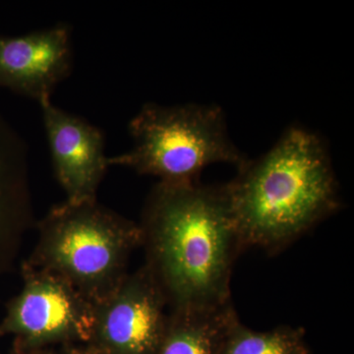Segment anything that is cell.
Instances as JSON below:
<instances>
[{
    "label": "cell",
    "mask_w": 354,
    "mask_h": 354,
    "mask_svg": "<svg viewBox=\"0 0 354 354\" xmlns=\"http://www.w3.org/2000/svg\"><path fill=\"white\" fill-rule=\"evenodd\" d=\"M59 354H101L87 344H67L62 346Z\"/></svg>",
    "instance_id": "obj_11"
},
{
    "label": "cell",
    "mask_w": 354,
    "mask_h": 354,
    "mask_svg": "<svg viewBox=\"0 0 354 354\" xmlns=\"http://www.w3.org/2000/svg\"><path fill=\"white\" fill-rule=\"evenodd\" d=\"M234 305L214 311H169L155 354H218L221 330Z\"/></svg>",
    "instance_id": "obj_9"
},
{
    "label": "cell",
    "mask_w": 354,
    "mask_h": 354,
    "mask_svg": "<svg viewBox=\"0 0 354 354\" xmlns=\"http://www.w3.org/2000/svg\"><path fill=\"white\" fill-rule=\"evenodd\" d=\"M23 286L6 304L0 339L11 335L12 351L87 344L93 304L64 279L21 264Z\"/></svg>",
    "instance_id": "obj_5"
},
{
    "label": "cell",
    "mask_w": 354,
    "mask_h": 354,
    "mask_svg": "<svg viewBox=\"0 0 354 354\" xmlns=\"http://www.w3.org/2000/svg\"><path fill=\"white\" fill-rule=\"evenodd\" d=\"M53 171L66 200L95 201L109 167L106 138L85 118L58 108L51 99L39 102Z\"/></svg>",
    "instance_id": "obj_7"
},
{
    "label": "cell",
    "mask_w": 354,
    "mask_h": 354,
    "mask_svg": "<svg viewBox=\"0 0 354 354\" xmlns=\"http://www.w3.org/2000/svg\"><path fill=\"white\" fill-rule=\"evenodd\" d=\"M72 67V28L66 23L20 36L0 35V88L39 102L51 99Z\"/></svg>",
    "instance_id": "obj_8"
},
{
    "label": "cell",
    "mask_w": 354,
    "mask_h": 354,
    "mask_svg": "<svg viewBox=\"0 0 354 354\" xmlns=\"http://www.w3.org/2000/svg\"><path fill=\"white\" fill-rule=\"evenodd\" d=\"M131 150L109 158V167H127L160 183L199 181L209 165L241 167L247 160L228 134L223 109L216 104H144L128 124Z\"/></svg>",
    "instance_id": "obj_4"
},
{
    "label": "cell",
    "mask_w": 354,
    "mask_h": 354,
    "mask_svg": "<svg viewBox=\"0 0 354 354\" xmlns=\"http://www.w3.org/2000/svg\"><path fill=\"white\" fill-rule=\"evenodd\" d=\"M139 223L97 202L65 201L38 223V239L26 265L64 279L93 304L116 290L141 247Z\"/></svg>",
    "instance_id": "obj_3"
},
{
    "label": "cell",
    "mask_w": 354,
    "mask_h": 354,
    "mask_svg": "<svg viewBox=\"0 0 354 354\" xmlns=\"http://www.w3.org/2000/svg\"><path fill=\"white\" fill-rule=\"evenodd\" d=\"M167 316L164 295L143 265L93 305L87 344L101 354H155Z\"/></svg>",
    "instance_id": "obj_6"
},
{
    "label": "cell",
    "mask_w": 354,
    "mask_h": 354,
    "mask_svg": "<svg viewBox=\"0 0 354 354\" xmlns=\"http://www.w3.org/2000/svg\"><path fill=\"white\" fill-rule=\"evenodd\" d=\"M139 225L144 265L169 311H214L232 304V268L243 246L225 186L158 181Z\"/></svg>",
    "instance_id": "obj_1"
},
{
    "label": "cell",
    "mask_w": 354,
    "mask_h": 354,
    "mask_svg": "<svg viewBox=\"0 0 354 354\" xmlns=\"http://www.w3.org/2000/svg\"><path fill=\"white\" fill-rule=\"evenodd\" d=\"M10 354H57L50 351V348L34 349V351H11Z\"/></svg>",
    "instance_id": "obj_12"
},
{
    "label": "cell",
    "mask_w": 354,
    "mask_h": 354,
    "mask_svg": "<svg viewBox=\"0 0 354 354\" xmlns=\"http://www.w3.org/2000/svg\"><path fill=\"white\" fill-rule=\"evenodd\" d=\"M243 249L278 253L341 207L329 150L317 133L291 127L264 155L223 184Z\"/></svg>",
    "instance_id": "obj_2"
},
{
    "label": "cell",
    "mask_w": 354,
    "mask_h": 354,
    "mask_svg": "<svg viewBox=\"0 0 354 354\" xmlns=\"http://www.w3.org/2000/svg\"><path fill=\"white\" fill-rule=\"evenodd\" d=\"M218 354H310L301 327L281 326L258 332L241 323L230 310L221 330Z\"/></svg>",
    "instance_id": "obj_10"
}]
</instances>
